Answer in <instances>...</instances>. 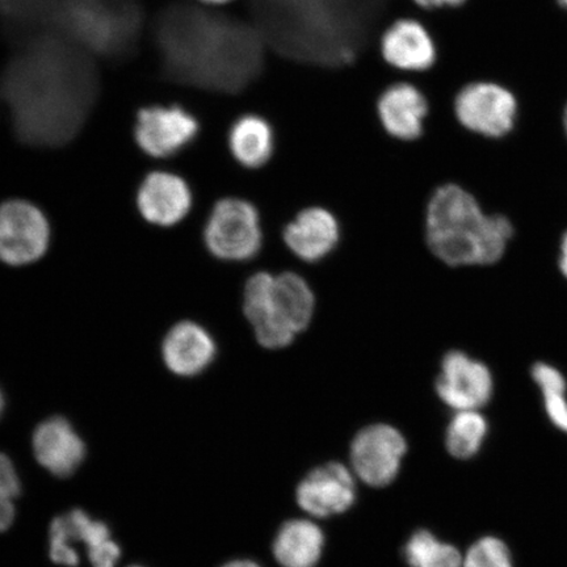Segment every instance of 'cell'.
Here are the masks:
<instances>
[{"instance_id": "1", "label": "cell", "mask_w": 567, "mask_h": 567, "mask_svg": "<svg viewBox=\"0 0 567 567\" xmlns=\"http://www.w3.org/2000/svg\"><path fill=\"white\" fill-rule=\"evenodd\" d=\"M514 234L512 219L487 210L472 190L457 183L439 186L425 205L424 244L451 267L498 264Z\"/></svg>"}, {"instance_id": "2", "label": "cell", "mask_w": 567, "mask_h": 567, "mask_svg": "<svg viewBox=\"0 0 567 567\" xmlns=\"http://www.w3.org/2000/svg\"><path fill=\"white\" fill-rule=\"evenodd\" d=\"M144 13L141 0H56L45 25L113 65L140 52Z\"/></svg>"}, {"instance_id": "3", "label": "cell", "mask_w": 567, "mask_h": 567, "mask_svg": "<svg viewBox=\"0 0 567 567\" xmlns=\"http://www.w3.org/2000/svg\"><path fill=\"white\" fill-rule=\"evenodd\" d=\"M313 290L292 272H259L246 282L244 311L261 347L280 350L293 343L315 316Z\"/></svg>"}, {"instance_id": "4", "label": "cell", "mask_w": 567, "mask_h": 567, "mask_svg": "<svg viewBox=\"0 0 567 567\" xmlns=\"http://www.w3.org/2000/svg\"><path fill=\"white\" fill-rule=\"evenodd\" d=\"M203 240L218 260H251L267 240L264 217L257 205L245 197H221L204 219Z\"/></svg>"}, {"instance_id": "5", "label": "cell", "mask_w": 567, "mask_h": 567, "mask_svg": "<svg viewBox=\"0 0 567 567\" xmlns=\"http://www.w3.org/2000/svg\"><path fill=\"white\" fill-rule=\"evenodd\" d=\"M519 111L515 92L491 78L465 83L452 103L453 117L461 130L488 142L508 137L515 131Z\"/></svg>"}, {"instance_id": "6", "label": "cell", "mask_w": 567, "mask_h": 567, "mask_svg": "<svg viewBox=\"0 0 567 567\" xmlns=\"http://www.w3.org/2000/svg\"><path fill=\"white\" fill-rule=\"evenodd\" d=\"M200 120L181 103L141 106L134 120L133 138L152 161L172 162L195 144Z\"/></svg>"}, {"instance_id": "7", "label": "cell", "mask_w": 567, "mask_h": 567, "mask_svg": "<svg viewBox=\"0 0 567 567\" xmlns=\"http://www.w3.org/2000/svg\"><path fill=\"white\" fill-rule=\"evenodd\" d=\"M52 243L47 213L30 198L9 197L0 203V261L25 267L45 257Z\"/></svg>"}, {"instance_id": "8", "label": "cell", "mask_w": 567, "mask_h": 567, "mask_svg": "<svg viewBox=\"0 0 567 567\" xmlns=\"http://www.w3.org/2000/svg\"><path fill=\"white\" fill-rule=\"evenodd\" d=\"M134 204L145 223L168 229L188 218L196 197L186 177L173 169L157 167L148 169L142 177Z\"/></svg>"}, {"instance_id": "9", "label": "cell", "mask_w": 567, "mask_h": 567, "mask_svg": "<svg viewBox=\"0 0 567 567\" xmlns=\"http://www.w3.org/2000/svg\"><path fill=\"white\" fill-rule=\"evenodd\" d=\"M406 452V439L399 430L389 424H372L354 436L351 464L367 485L384 487L399 476Z\"/></svg>"}, {"instance_id": "10", "label": "cell", "mask_w": 567, "mask_h": 567, "mask_svg": "<svg viewBox=\"0 0 567 567\" xmlns=\"http://www.w3.org/2000/svg\"><path fill=\"white\" fill-rule=\"evenodd\" d=\"M436 393L456 413L480 411L493 399L494 375L482 361L463 351H451L442 360Z\"/></svg>"}, {"instance_id": "11", "label": "cell", "mask_w": 567, "mask_h": 567, "mask_svg": "<svg viewBox=\"0 0 567 567\" xmlns=\"http://www.w3.org/2000/svg\"><path fill=\"white\" fill-rule=\"evenodd\" d=\"M381 60L409 80L436 65L439 51L427 24L416 18H400L380 35Z\"/></svg>"}, {"instance_id": "12", "label": "cell", "mask_w": 567, "mask_h": 567, "mask_svg": "<svg viewBox=\"0 0 567 567\" xmlns=\"http://www.w3.org/2000/svg\"><path fill=\"white\" fill-rule=\"evenodd\" d=\"M343 239L339 217L322 205H309L284 225L281 243L295 257L317 264L337 250Z\"/></svg>"}, {"instance_id": "13", "label": "cell", "mask_w": 567, "mask_h": 567, "mask_svg": "<svg viewBox=\"0 0 567 567\" xmlns=\"http://www.w3.org/2000/svg\"><path fill=\"white\" fill-rule=\"evenodd\" d=\"M430 111L427 95L409 80L389 84L375 102V113L382 131L390 138L405 144L423 137Z\"/></svg>"}, {"instance_id": "14", "label": "cell", "mask_w": 567, "mask_h": 567, "mask_svg": "<svg viewBox=\"0 0 567 567\" xmlns=\"http://www.w3.org/2000/svg\"><path fill=\"white\" fill-rule=\"evenodd\" d=\"M296 499L305 513L330 517L349 512L357 501L352 474L343 464L329 463L316 467L297 486Z\"/></svg>"}, {"instance_id": "15", "label": "cell", "mask_w": 567, "mask_h": 567, "mask_svg": "<svg viewBox=\"0 0 567 567\" xmlns=\"http://www.w3.org/2000/svg\"><path fill=\"white\" fill-rule=\"evenodd\" d=\"M35 461L54 477L68 478L86 458V444L66 417L52 416L35 427L32 436Z\"/></svg>"}, {"instance_id": "16", "label": "cell", "mask_w": 567, "mask_h": 567, "mask_svg": "<svg viewBox=\"0 0 567 567\" xmlns=\"http://www.w3.org/2000/svg\"><path fill=\"white\" fill-rule=\"evenodd\" d=\"M161 352L169 372L177 378L189 379L208 370L216 358L217 346L202 324L183 321L168 330Z\"/></svg>"}, {"instance_id": "17", "label": "cell", "mask_w": 567, "mask_h": 567, "mask_svg": "<svg viewBox=\"0 0 567 567\" xmlns=\"http://www.w3.org/2000/svg\"><path fill=\"white\" fill-rule=\"evenodd\" d=\"M278 138L271 122L259 113L247 112L234 120L228 148L234 162L247 172H259L271 163Z\"/></svg>"}, {"instance_id": "18", "label": "cell", "mask_w": 567, "mask_h": 567, "mask_svg": "<svg viewBox=\"0 0 567 567\" xmlns=\"http://www.w3.org/2000/svg\"><path fill=\"white\" fill-rule=\"evenodd\" d=\"M323 548L322 529L303 519L282 524L274 540V555L281 567H316Z\"/></svg>"}, {"instance_id": "19", "label": "cell", "mask_w": 567, "mask_h": 567, "mask_svg": "<svg viewBox=\"0 0 567 567\" xmlns=\"http://www.w3.org/2000/svg\"><path fill=\"white\" fill-rule=\"evenodd\" d=\"M488 434V423L480 411H457L445 432V446L458 460L477 455Z\"/></svg>"}, {"instance_id": "20", "label": "cell", "mask_w": 567, "mask_h": 567, "mask_svg": "<svg viewBox=\"0 0 567 567\" xmlns=\"http://www.w3.org/2000/svg\"><path fill=\"white\" fill-rule=\"evenodd\" d=\"M530 373L540 390L548 420L567 434V381L564 373L544 361L532 367Z\"/></svg>"}, {"instance_id": "21", "label": "cell", "mask_w": 567, "mask_h": 567, "mask_svg": "<svg viewBox=\"0 0 567 567\" xmlns=\"http://www.w3.org/2000/svg\"><path fill=\"white\" fill-rule=\"evenodd\" d=\"M403 557L410 567H463L457 548L437 540L430 530L420 529L410 536L403 548Z\"/></svg>"}, {"instance_id": "22", "label": "cell", "mask_w": 567, "mask_h": 567, "mask_svg": "<svg viewBox=\"0 0 567 567\" xmlns=\"http://www.w3.org/2000/svg\"><path fill=\"white\" fill-rule=\"evenodd\" d=\"M56 0H0V24L16 27L12 31H34V28L45 25ZM12 32V33H16Z\"/></svg>"}, {"instance_id": "23", "label": "cell", "mask_w": 567, "mask_h": 567, "mask_svg": "<svg viewBox=\"0 0 567 567\" xmlns=\"http://www.w3.org/2000/svg\"><path fill=\"white\" fill-rule=\"evenodd\" d=\"M21 493V481L12 460L0 452V532L9 529L16 520V501Z\"/></svg>"}, {"instance_id": "24", "label": "cell", "mask_w": 567, "mask_h": 567, "mask_svg": "<svg viewBox=\"0 0 567 567\" xmlns=\"http://www.w3.org/2000/svg\"><path fill=\"white\" fill-rule=\"evenodd\" d=\"M463 567H514V563L507 545L499 538L487 536L467 550Z\"/></svg>"}, {"instance_id": "25", "label": "cell", "mask_w": 567, "mask_h": 567, "mask_svg": "<svg viewBox=\"0 0 567 567\" xmlns=\"http://www.w3.org/2000/svg\"><path fill=\"white\" fill-rule=\"evenodd\" d=\"M416 9L425 12L463 9L470 0H411Z\"/></svg>"}, {"instance_id": "26", "label": "cell", "mask_w": 567, "mask_h": 567, "mask_svg": "<svg viewBox=\"0 0 567 567\" xmlns=\"http://www.w3.org/2000/svg\"><path fill=\"white\" fill-rule=\"evenodd\" d=\"M558 268L567 280V230L559 243Z\"/></svg>"}, {"instance_id": "27", "label": "cell", "mask_w": 567, "mask_h": 567, "mask_svg": "<svg viewBox=\"0 0 567 567\" xmlns=\"http://www.w3.org/2000/svg\"><path fill=\"white\" fill-rule=\"evenodd\" d=\"M194 2L204 7H209V9H226V7L237 3L239 0H194Z\"/></svg>"}, {"instance_id": "28", "label": "cell", "mask_w": 567, "mask_h": 567, "mask_svg": "<svg viewBox=\"0 0 567 567\" xmlns=\"http://www.w3.org/2000/svg\"><path fill=\"white\" fill-rule=\"evenodd\" d=\"M221 567H261L257 563L250 561V559H234Z\"/></svg>"}, {"instance_id": "29", "label": "cell", "mask_w": 567, "mask_h": 567, "mask_svg": "<svg viewBox=\"0 0 567 567\" xmlns=\"http://www.w3.org/2000/svg\"><path fill=\"white\" fill-rule=\"evenodd\" d=\"M563 130L565 133V137L567 140V103L565 104L564 111H563Z\"/></svg>"}, {"instance_id": "30", "label": "cell", "mask_w": 567, "mask_h": 567, "mask_svg": "<svg viewBox=\"0 0 567 567\" xmlns=\"http://www.w3.org/2000/svg\"><path fill=\"white\" fill-rule=\"evenodd\" d=\"M4 408H6V399H4L2 388H0V416H2Z\"/></svg>"}, {"instance_id": "31", "label": "cell", "mask_w": 567, "mask_h": 567, "mask_svg": "<svg viewBox=\"0 0 567 567\" xmlns=\"http://www.w3.org/2000/svg\"><path fill=\"white\" fill-rule=\"evenodd\" d=\"M557 3L564 11L567 12V0H557Z\"/></svg>"}, {"instance_id": "32", "label": "cell", "mask_w": 567, "mask_h": 567, "mask_svg": "<svg viewBox=\"0 0 567 567\" xmlns=\"http://www.w3.org/2000/svg\"><path fill=\"white\" fill-rule=\"evenodd\" d=\"M130 567H142V566H137V565H136V566H130Z\"/></svg>"}]
</instances>
